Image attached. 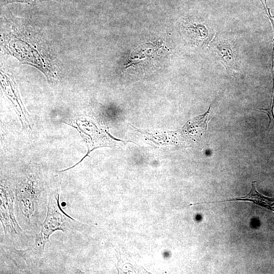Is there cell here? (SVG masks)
<instances>
[{
    "mask_svg": "<svg viewBox=\"0 0 274 274\" xmlns=\"http://www.w3.org/2000/svg\"><path fill=\"white\" fill-rule=\"evenodd\" d=\"M59 0H1V6L3 7L7 5L12 3H23L29 5H35L43 2Z\"/></svg>",
    "mask_w": 274,
    "mask_h": 274,
    "instance_id": "8992f818",
    "label": "cell"
},
{
    "mask_svg": "<svg viewBox=\"0 0 274 274\" xmlns=\"http://www.w3.org/2000/svg\"><path fill=\"white\" fill-rule=\"evenodd\" d=\"M14 183L1 182L0 191V218L6 246L17 249L27 248L35 237L27 234L20 226L14 209Z\"/></svg>",
    "mask_w": 274,
    "mask_h": 274,
    "instance_id": "277c9868",
    "label": "cell"
},
{
    "mask_svg": "<svg viewBox=\"0 0 274 274\" xmlns=\"http://www.w3.org/2000/svg\"><path fill=\"white\" fill-rule=\"evenodd\" d=\"M51 184L47 182L36 167L26 169L14 183L17 220L21 228L34 237L40 231L46 216Z\"/></svg>",
    "mask_w": 274,
    "mask_h": 274,
    "instance_id": "7a4b0ae2",
    "label": "cell"
},
{
    "mask_svg": "<svg viewBox=\"0 0 274 274\" xmlns=\"http://www.w3.org/2000/svg\"><path fill=\"white\" fill-rule=\"evenodd\" d=\"M60 192L59 183L53 181L49 194L46 216L40 231L35 237L33 244L25 249H14L28 266L38 264L44 255L46 246L50 242V236L54 232H80L87 226L63 212L59 204Z\"/></svg>",
    "mask_w": 274,
    "mask_h": 274,
    "instance_id": "3957f363",
    "label": "cell"
},
{
    "mask_svg": "<svg viewBox=\"0 0 274 274\" xmlns=\"http://www.w3.org/2000/svg\"><path fill=\"white\" fill-rule=\"evenodd\" d=\"M256 181H253L252 182L251 190L245 196L237 197L225 200L208 202L207 203L228 202L233 201H248L274 211V198L265 196L258 192L256 188Z\"/></svg>",
    "mask_w": 274,
    "mask_h": 274,
    "instance_id": "5b68a950",
    "label": "cell"
},
{
    "mask_svg": "<svg viewBox=\"0 0 274 274\" xmlns=\"http://www.w3.org/2000/svg\"><path fill=\"white\" fill-rule=\"evenodd\" d=\"M1 46L3 51L22 64L41 71L53 82L60 73L59 61L51 43L39 27L12 14L1 17Z\"/></svg>",
    "mask_w": 274,
    "mask_h": 274,
    "instance_id": "6da1fadb",
    "label": "cell"
}]
</instances>
